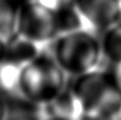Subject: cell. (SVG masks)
<instances>
[{"instance_id":"1","label":"cell","mask_w":121,"mask_h":120,"mask_svg":"<svg viewBox=\"0 0 121 120\" xmlns=\"http://www.w3.org/2000/svg\"><path fill=\"white\" fill-rule=\"evenodd\" d=\"M71 87L80 99L85 118L121 119V88L109 70L98 67L81 74Z\"/></svg>"},{"instance_id":"2","label":"cell","mask_w":121,"mask_h":120,"mask_svg":"<svg viewBox=\"0 0 121 120\" xmlns=\"http://www.w3.org/2000/svg\"><path fill=\"white\" fill-rule=\"evenodd\" d=\"M48 49L67 76L79 77L100 67L104 59L100 34L81 28L59 34Z\"/></svg>"},{"instance_id":"3","label":"cell","mask_w":121,"mask_h":120,"mask_svg":"<svg viewBox=\"0 0 121 120\" xmlns=\"http://www.w3.org/2000/svg\"><path fill=\"white\" fill-rule=\"evenodd\" d=\"M67 74L46 48L34 59L26 62L19 74V97L43 105L54 99L67 87Z\"/></svg>"},{"instance_id":"4","label":"cell","mask_w":121,"mask_h":120,"mask_svg":"<svg viewBox=\"0 0 121 120\" xmlns=\"http://www.w3.org/2000/svg\"><path fill=\"white\" fill-rule=\"evenodd\" d=\"M59 33L58 14L55 11L35 0L21 1L17 36L47 47Z\"/></svg>"},{"instance_id":"5","label":"cell","mask_w":121,"mask_h":120,"mask_svg":"<svg viewBox=\"0 0 121 120\" xmlns=\"http://www.w3.org/2000/svg\"><path fill=\"white\" fill-rule=\"evenodd\" d=\"M88 28L96 33L121 21V0H74Z\"/></svg>"},{"instance_id":"6","label":"cell","mask_w":121,"mask_h":120,"mask_svg":"<svg viewBox=\"0 0 121 120\" xmlns=\"http://www.w3.org/2000/svg\"><path fill=\"white\" fill-rule=\"evenodd\" d=\"M41 119L79 120L85 118L80 99L72 87H65L49 102L40 105Z\"/></svg>"},{"instance_id":"7","label":"cell","mask_w":121,"mask_h":120,"mask_svg":"<svg viewBox=\"0 0 121 120\" xmlns=\"http://www.w3.org/2000/svg\"><path fill=\"white\" fill-rule=\"evenodd\" d=\"M46 48V46L39 45L22 37L15 36L13 39L7 41V52L5 60L12 61L20 66L34 59L38 54Z\"/></svg>"},{"instance_id":"8","label":"cell","mask_w":121,"mask_h":120,"mask_svg":"<svg viewBox=\"0 0 121 120\" xmlns=\"http://www.w3.org/2000/svg\"><path fill=\"white\" fill-rule=\"evenodd\" d=\"M21 1L22 0H0V39L9 41L17 36Z\"/></svg>"},{"instance_id":"9","label":"cell","mask_w":121,"mask_h":120,"mask_svg":"<svg viewBox=\"0 0 121 120\" xmlns=\"http://www.w3.org/2000/svg\"><path fill=\"white\" fill-rule=\"evenodd\" d=\"M102 55L111 65L121 62V21L100 33Z\"/></svg>"},{"instance_id":"10","label":"cell","mask_w":121,"mask_h":120,"mask_svg":"<svg viewBox=\"0 0 121 120\" xmlns=\"http://www.w3.org/2000/svg\"><path fill=\"white\" fill-rule=\"evenodd\" d=\"M22 66L8 60H4L0 64V93L7 94L12 98L19 97L18 82L19 74Z\"/></svg>"},{"instance_id":"11","label":"cell","mask_w":121,"mask_h":120,"mask_svg":"<svg viewBox=\"0 0 121 120\" xmlns=\"http://www.w3.org/2000/svg\"><path fill=\"white\" fill-rule=\"evenodd\" d=\"M35 1L55 12L74 5V0H35Z\"/></svg>"},{"instance_id":"12","label":"cell","mask_w":121,"mask_h":120,"mask_svg":"<svg viewBox=\"0 0 121 120\" xmlns=\"http://www.w3.org/2000/svg\"><path fill=\"white\" fill-rule=\"evenodd\" d=\"M109 72H111V74L113 76V78L115 80V82L118 84V86L121 88V62L111 65Z\"/></svg>"},{"instance_id":"13","label":"cell","mask_w":121,"mask_h":120,"mask_svg":"<svg viewBox=\"0 0 121 120\" xmlns=\"http://www.w3.org/2000/svg\"><path fill=\"white\" fill-rule=\"evenodd\" d=\"M7 116V101L5 100L4 95L0 93V120L6 119Z\"/></svg>"},{"instance_id":"14","label":"cell","mask_w":121,"mask_h":120,"mask_svg":"<svg viewBox=\"0 0 121 120\" xmlns=\"http://www.w3.org/2000/svg\"><path fill=\"white\" fill-rule=\"evenodd\" d=\"M6 52H7V41L0 39V64L5 60Z\"/></svg>"}]
</instances>
